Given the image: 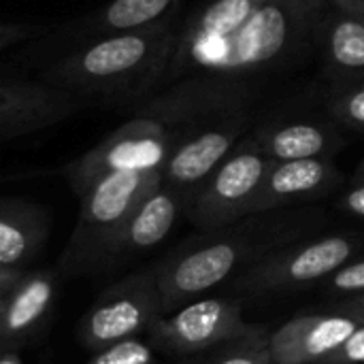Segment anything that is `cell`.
<instances>
[{"label":"cell","instance_id":"30","mask_svg":"<svg viewBox=\"0 0 364 364\" xmlns=\"http://www.w3.org/2000/svg\"><path fill=\"white\" fill-rule=\"evenodd\" d=\"M0 364H23L13 352H4V354H0Z\"/></svg>","mask_w":364,"mask_h":364},{"label":"cell","instance_id":"9","mask_svg":"<svg viewBox=\"0 0 364 364\" xmlns=\"http://www.w3.org/2000/svg\"><path fill=\"white\" fill-rule=\"evenodd\" d=\"M164 143L149 132L122 130L98 147L90 149L83 158L68 166V177L75 192H83L92 181L115 171H158L164 160Z\"/></svg>","mask_w":364,"mask_h":364},{"label":"cell","instance_id":"13","mask_svg":"<svg viewBox=\"0 0 364 364\" xmlns=\"http://www.w3.org/2000/svg\"><path fill=\"white\" fill-rule=\"evenodd\" d=\"M47 237L45 218L19 203H0V269H21Z\"/></svg>","mask_w":364,"mask_h":364},{"label":"cell","instance_id":"5","mask_svg":"<svg viewBox=\"0 0 364 364\" xmlns=\"http://www.w3.org/2000/svg\"><path fill=\"white\" fill-rule=\"evenodd\" d=\"M254 254L256 247L250 241L224 237L168 256L156 267L164 316L200 299L205 292L232 277L241 264H247L254 258Z\"/></svg>","mask_w":364,"mask_h":364},{"label":"cell","instance_id":"19","mask_svg":"<svg viewBox=\"0 0 364 364\" xmlns=\"http://www.w3.org/2000/svg\"><path fill=\"white\" fill-rule=\"evenodd\" d=\"M254 11V0H218L203 17L205 36H226L237 32Z\"/></svg>","mask_w":364,"mask_h":364},{"label":"cell","instance_id":"18","mask_svg":"<svg viewBox=\"0 0 364 364\" xmlns=\"http://www.w3.org/2000/svg\"><path fill=\"white\" fill-rule=\"evenodd\" d=\"M324 149V134L314 126H290L275 134L273 156L279 160H305L316 158Z\"/></svg>","mask_w":364,"mask_h":364},{"label":"cell","instance_id":"11","mask_svg":"<svg viewBox=\"0 0 364 364\" xmlns=\"http://www.w3.org/2000/svg\"><path fill=\"white\" fill-rule=\"evenodd\" d=\"M264 177V162L254 154H241L228 160L215 175L207 196L196 205V215L205 224H222L245 207Z\"/></svg>","mask_w":364,"mask_h":364},{"label":"cell","instance_id":"27","mask_svg":"<svg viewBox=\"0 0 364 364\" xmlns=\"http://www.w3.org/2000/svg\"><path fill=\"white\" fill-rule=\"evenodd\" d=\"M21 277H23L21 269H0V296H4Z\"/></svg>","mask_w":364,"mask_h":364},{"label":"cell","instance_id":"28","mask_svg":"<svg viewBox=\"0 0 364 364\" xmlns=\"http://www.w3.org/2000/svg\"><path fill=\"white\" fill-rule=\"evenodd\" d=\"M346 207H348L352 213L363 215L364 218V186L363 188L352 190V192L348 194V198H346Z\"/></svg>","mask_w":364,"mask_h":364},{"label":"cell","instance_id":"1","mask_svg":"<svg viewBox=\"0 0 364 364\" xmlns=\"http://www.w3.org/2000/svg\"><path fill=\"white\" fill-rule=\"evenodd\" d=\"M160 186L158 171H115L79 192V218L64 254L73 267L102 262L136 205Z\"/></svg>","mask_w":364,"mask_h":364},{"label":"cell","instance_id":"26","mask_svg":"<svg viewBox=\"0 0 364 364\" xmlns=\"http://www.w3.org/2000/svg\"><path fill=\"white\" fill-rule=\"evenodd\" d=\"M333 309L337 311H343L352 318H358L360 322H364V294H356V296H348V299H341Z\"/></svg>","mask_w":364,"mask_h":364},{"label":"cell","instance_id":"25","mask_svg":"<svg viewBox=\"0 0 364 364\" xmlns=\"http://www.w3.org/2000/svg\"><path fill=\"white\" fill-rule=\"evenodd\" d=\"M45 28L32 26V23H0V49H6L11 45L23 43L28 38L41 36Z\"/></svg>","mask_w":364,"mask_h":364},{"label":"cell","instance_id":"22","mask_svg":"<svg viewBox=\"0 0 364 364\" xmlns=\"http://www.w3.org/2000/svg\"><path fill=\"white\" fill-rule=\"evenodd\" d=\"M85 364H156V350L151 343L134 337L94 352Z\"/></svg>","mask_w":364,"mask_h":364},{"label":"cell","instance_id":"12","mask_svg":"<svg viewBox=\"0 0 364 364\" xmlns=\"http://www.w3.org/2000/svg\"><path fill=\"white\" fill-rule=\"evenodd\" d=\"M177 213H179L177 198L171 192L160 190V186L154 188L130 213L128 222L124 224L113 245L109 247L107 258L115 260L160 245L173 230Z\"/></svg>","mask_w":364,"mask_h":364},{"label":"cell","instance_id":"21","mask_svg":"<svg viewBox=\"0 0 364 364\" xmlns=\"http://www.w3.org/2000/svg\"><path fill=\"white\" fill-rule=\"evenodd\" d=\"M333 55L348 68H364V26L358 21H341L333 32Z\"/></svg>","mask_w":364,"mask_h":364},{"label":"cell","instance_id":"23","mask_svg":"<svg viewBox=\"0 0 364 364\" xmlns=\"http://www.w3.org/2000/svg\"><path fill=\"white\" fill-rule=\"evenodd\" d=\"M324 286H326V292L341 296V299L364 294V260L343 264L328 279H324Z\"/></svg>","mask_w":364,"mask_h":364},{"label":"cell","instance_id":"29","mask_svg":"<svg viewBox=\"0 0 364 364\" xmlns=\"http://www.w3.org/2000/svg\"><path fill=\"white\" fill-rule=\"evenodd\" d=\"M348 111L350 115L356 119V122H363L364 124V90H360L358 94H354L348 102Z\"/></svg>","mask_w":364,"mask_h":364},{"label":"cell","instance_id":"16","mask_svg":"<svg viewBox=\"0 0 364 364\" xmlns=\"http://www.w3.org/2000/svg\"><path fill=\"white\" fill-rule=\"evenodd\" d=\"M326 179V166L316 158L305 160H288L286 164L277 166L269 177V186L262 194V203L256 207H269L271 200L299 196L314 192Z\"/></svg>","mask_w":364,"mask_h":364},{"label":"cell","instance_id":"4","mask_svg":"<svg viewBox=\"0 0 364 364\" xmlns=\"http://www.w3.org/2000/svg\"><path fill=\"white\" fill-rule=\"evenodd\" d=\"M151 55V38L145 34H117L102 38L43 73V81L68 90L90 102L94 96L111 94L141 68Z\"/></svg>","mask_w":364,"mask_h":364},{"label":"cell","instance_id":"7","mask_svg":"<svg viewBox=\"0 0 364 364\" xmlns=\"http://www.w3.org/2000/svg\"><path fill=\"white\" fill-rule=\"evenodd\" d=\"M358 326V318L333 307L301 314L269 335V360L271 364H324Z\"/></svg>","mask_w":364,"mask_h":364},{"label":"cell","instance_id":"24","mask_svg":"<svg viewBox=\"0 0 364 364\" xmlns=\"http://www.w3.org/2000/svg\"><path fill=\"white\" fill-rule=\"evenodd\" d=\"M324 364H364V322Z\"/></svg>","mask_w":364,"mask_h":364},{"label":"cell","instance_id":"15","mask_svg":"<svg viewBox=\"0 0 364 364\" xmlns=\"http://www.w3.org/2000/svg\"><path fill=\"white\" fill-rule=\"evenodd\" d=\"M230 147V139L222 132H207L183 145L168 162L166 175L175 183H196L207 177Z\"/></svg>","mask_w":364,"mask_h":364},{"label":"cell","instance_id":"3","mask_svg":"<svg viewBox=\"0 0 364 364\" xmlns=\"http://www.w3.org/2000/svg\"><path fill=\"white\" fill-rule=\"evenodd\" d=\"M164 316L156 267L128 275L107 288L81 320V343L92 350H105L113 343L141 337Z\"/></svg>","mask_w":364,"mask_h":364},{"label":"cell","instance_id":"2","mask_svg":"<svg viewBox=\"0 0 364 364\" xmlns=\"http://www.w3.org/2000/svg\"><path fill=\"white\" fill-rule=\"evenodd\" d=\"M264 333L245 322L241 305L226 299H196L158 318L147 331L154 350L171 356L205 354Z\"/></svg>","mask_w":364,"mask_h":364},{"label":"cell","instance_id":"17","mask_svg":"<svg viewBox=\"0 0 364 364\" xmlns=\"http://www.w3.org/2000/svg\"><path fill=\"white\" fill-rule=\"evenodd\" d=\"M173 0H113L100 15L98 26L126 32L160 17Z\"/></svg>","mask_w":364,"mask_h":364},{"label":"cell","instance_id":"31","mask_svg":"<svg viewBox=\"0 0 364 364\" xmlns=\"http://www.w3.org/2000/svg\"><path fill=\"white\" fill-rule=\"evenodd\" d=\"M2 303H4V296H0V309H2Z\"/></svg>","mask_w":364,"mask_h":364},{"label":"cell","instance_id":"10","mask_svg":"<svg viewBox=\"0 0 364 364\" xmlns=\"http://www.w3.org/2000/svg\"><path fill=\"white\" fill-rule=\"evenodd\" d=\"M55 299V275L49 271L23 273L4 294L0 309V354L28 341L47 318Z\"/></svg>","mask_w":364,"mask_h":364},{"label":"cell","instance_id":"8","mask_svg":"<svg viewBox=\"0 0 364 364\" xmlns=\"http://www.w3.org/2000/svg\"><path fill=\"white\" fill-rule=\"evenodd\" d=\"M83 107L81 96L45 81L0 79V136H21L49 128Z\"/></svg>","mask_w":364,"mask_h":364},{"label":"cell","instance_id":"14","mask_svg":"<svg viewBox=\"0 0 364 364\" xmlns=\"http://www.w3.org/2000/svg\"><path fill=\"white\" fill-rule=\"evenodd\" d=\"M288 34L286 15L275 4H264L237 30V53L230 64H258L277 55Z\"/></svg>","mask_w":364,"mask_h":364},{"label":"cell","instance_id":"6","mask_svg":"<svg viewBox=\"0 0 364 364\" xmlns=\"http://www.w3.org/2000/svg\"><path fill=\"white\" fill-rule=\"evenodd\" d=\"M356 245L348 237H326L290 252L264 256L237 275L235 288L252 296L282 294L328 279L354 256Z\"/></svg>","mask_w":364,"mask_h":364},{"label":"cell","instance_id":"20","mask_svg":"<svg viewBox=\"0 0 364 364\" xmlns=\"http://www.w3.org/2000/svg\"><path fill=\"white\" fill-rule=\"evenodd\" d=\"M196 364H271L269 360V333L213 350V356Z\"/></svg>","mask_w":364,"mask_h":364}]
</instances>
